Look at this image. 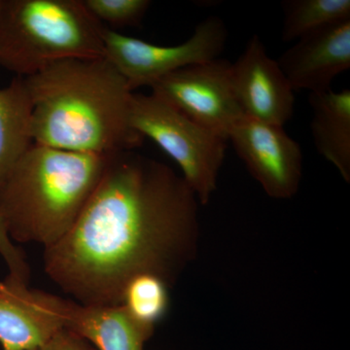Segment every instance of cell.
Masks as SVG:
<instances>
[{"label": "cell", "instance_id": "obj_1", "mask_svg": "<svg viewBox=\"0 0 350 350\" xmlns=\"http://www.w3.org/2000/svg\"><path fill=\"white\" fill-rule=\"evenodd\" d=\"M199 237V202L182 176L122 152L68 234L44 250V269L80 305L120 306L138 275L172 287L197 256Z\"/></svg>", "mask_w": 350, "mask_h": 350}, {"label": "cell", "instance_id": "obj_2", "mask_svg": "<svg viewBox=\"0 0 350 350\" xmlns=\"http://www.w3.org/2000/svg\"><path fill=\"white\" fill-rule=\"evenodd\" d=\"M24 78L33 144L107 156L144 144L129 119L133 92L107 57L57 62Z\"/></svg>", "mask_w": 350, "mask_h": 350}, {"label": "cell", "instance_id": "obj_3", "mask_svg": "<svg viewBox=\"0 0 350 350\" xmlns=\"http://www.w3.org/2000/svg\"><path fill=\"white\" fill-rule=\"evenodd\" d=\"M111 158L32 144L0 188V218L11 241L46 250L64 238Z\"/></svg>", "mask_w": 350, "mask_h": 350}, {"label": "cell", "instance_id": "obj_4", "mask_svg": "<svg viewBox=\"0 0 350 350\" xmlns=\"http://www.w3.org/2000/svg\"><path fill=\"white\" fill-rule=\"evenodd\" d=\"M105 29L83 0H0V66L27 77L57 62L105 57Z\"/></svg>", "mask_w": 350, "mask_h": 350}, {"label": "cell", "instance_id": "obj_5", "mask_svg": "<svg viewBox=\"0 0 350 350\" xmlns=\"http://www.w3.org/2000/svg\"><path fill=\"white\" fill-rule=\"evenodd\" d=\"M130 125L179 165L182 178L206 206L217 189L227 139L199 125L156 94H131Z\"/></svg>", "mask_w": 350, "mask_h": 350}, {"label": "cell", "instance_id": "obj_6", "mask_svg": "<svg viewBox=\"0 0 350 350\" xmlns=\"http://www.w3.org/2000/svg\"><path fill=\"white\" fill-rule=\"evenodd\" d=\"M227 38L225 23L215 16L202 21L192 36L176 46L156 45L107 27L103 31L105 57L125 78L133 92L139 87H151L178 69L218 59Z\"/></svg>", "mask_w": 350, "mask_h": 350}, {"label": "cell", "instance_id": "obj_7", "mask_svg": "<svg viewBox=\"0 0 350 350\" xmlns=\"http://www.w3.org/2000/svg\"><path fill=\"white\" fill-rule=\"evenodd\" d=\"M231 66L220 57L186 66L151 85L152 94L228 140L244 116L232 90Z\"/></svg>", "mask_w": 350, "mask_h": 350}, {"label": "cell", "instance_id": "obj_8", "mask_svg": "<svg viewBox=\"0 0 350 350\" xmlns=\"http://www.w3.org/2000/svg\"><path fill=\"white\" fill-rule=\"evenodd\" d=\"M228 140L267 195L287 200L297 194L303 174V153L283 126L243 116L232 126Z\"/></svg>", "mask_w": 350, "mask_h": 350}, {"label": "cell", "instance_id": "obj_9", "mask_svg": "<svg viewBox=\"0 0 350 350\" xmlns=\"http://www.w3.org/2000/svg\"><path fill=\"white\" fill-rule=\"evenodd\" d=\"M232 90L244 116L284 126L293 116L294 91L278 61L268 56L259 36L246 44L232 64Z\"/></svg>", "mask_w": 350, "mask_h": 350}, {"label": "cell", "instance_id": "obj_10", "mask_svg": "<svg viewBox=\"0 0 350 350\" xmlns=\"http://www.w3.org/2000/svg\"><path fill=\"white\" fill-rule=\"evenodd\" d=\"M66 299L31 289L7 276L0 282V345L36 350L64 328Z\"/></svg>", "mask_w": 350, "mask_h": 350}, {"label": "cell", "instance_id": "obj_11", "mask_svg": "<svg viewBox=\"0 0 350 350\" xmlns=\"http://www.w3.org/2000/svg\"><path fill=\"white\" fill-rule=\"evenodd\" d=\"M294 92L320 93L350 68V20L301 36L278 59Z\"/></svg>", "mask_w": 350, "mask_h": 350}, {"label": "cell", "instance_id": "obj_12", "mask_svg": "<svg viewBox=\"0 0 350 350\" xmlns=\"http://www.w3.org/2000/svg\"><path fill=\"white\" fill-rule=\"evenodd\" d=\"M64 328L75 332L98 350H144L155 327L135 319L123 305L83 306L68 300Z\"/></svg>", "mask_w": 350, "mask_h": 350}, {"label": "cell", "instance_id": "obj_13", "mask_svg": "<svg viewBox=\"0 0 350 350\" xmlns=\"http://www.w3.org/2000/svg\"><path fill=\"white\" fill-rule=\"evenodd\" d=\"M313 142L320 155L350 181V91L310 93Z\"/></svg>", "mask_w": 350, "mask_h": 350}, {"label": "cell", "instance_id": "obj_14", "mask_svg": "<svg viewBox=\"0 0 350 350\" xmlns=\"http://www.w3.org/2000/svg\"><path fill=\"white\" fill-rule=\"evenodd\" d=\"M32 103L25 78L0 88V188L15 163L33 142Z\"/></svg>", "mask_w": 350, "mask_h": 350}, {"label": "cell", "instance_id": "obj_15", "mask_svg": "<svg viewBox=\"0 0 350 350\" xmlns=\"http://www.w3.org/2000/svg\"><path fill=\"white\" fill-rule=\"evenodd\" d=\"M285 42L321 27L350 20L349 0H285L282 3Z\"/></svg>", "mask_w": 350, "mask_h": 350}, {"label": "cell", "instance_id": "obj_16", "mask_svg": "<svg viewBox=\"0 0 350 350\" xmlns=\"http://www.w3.org/2000/svg\"><path fill=\"white\" fill-rule=\"evenodd\" d=\"M169 288L158 276L138 275L126 287L122 305L138 321L155 327L169 310Z\"/></svg>", "mask_w": 350, "mask_h": 350}, {"label": "cell", "instance_id": "obj_17", "mask_svg": "<svg viewBox=\"0 0 350 350\" xmlns=\"http://www.w3.org/2000/svg\"><path fill=\"white\" fill-rule=\"evenodd\" d=\"M89 12L113 27H135L151 5L149 0H83Z\"/></svg>", "mask_w": 350, "mask_h": 350}, {"label": "cell", "instance_id": "obj_18", "mask_svg": "<svg viewBox=\"0 0 350 350\" xmlns=\"http://www.w3.org/2000/svg\"><path fill=\"white\" fill-rule=\"evenodd\" d=\"M0 255L6 262L9 278L29 285L31 269L22 250L9 238L3 222L0 218Z\"/></svg>", "mask_w": 350, "mask_h": 350}, {"label": "cell", "instance_id": "obj_19", "mask_svg": "<svg viewBox=\"0 0 350 350\" xmlns=\"http://www.w3.org/2000/svg\"><path fill=\"white\" fill-rule=\"evenodd\" d=\"M36 350H96L75 332L64 328Z\"/></svg>", "mask_w": 350, "mask_h": 350}]
</instances>
